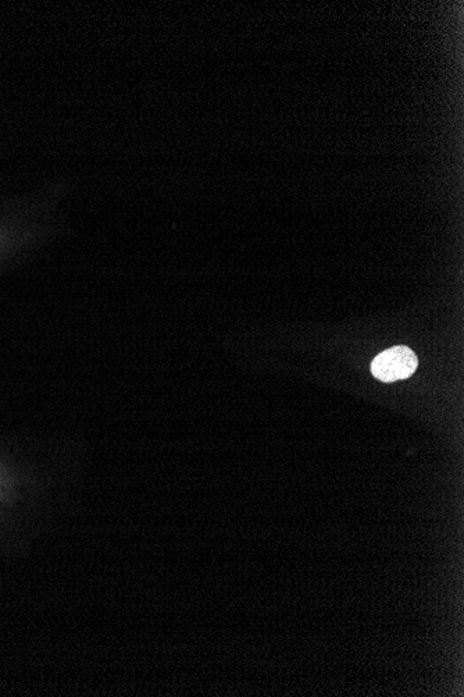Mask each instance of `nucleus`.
Listing matches in <instances>:
<instances>
[{
  "instance_id": "nucleus-1",
  "label": "nucleus",
  "mask_w": 464,
  "mask_h": 697,
  "mask_svg": "<svg viewBox=\"0 0 464 697\" xmlns=\"http://www.w3.org/2000/svg\"><path fill=\"white\" fill-rule=\"evenodd\" d=\"M417 365H419V361L410 348L392 347L381 352L374 359L373 364H371V372L381 382L392 383L396 380L408 379L416 372Z\"/></svg>"
}]
</instances>
